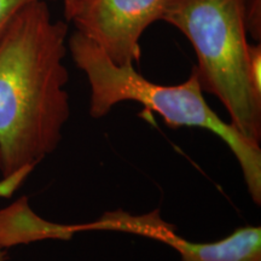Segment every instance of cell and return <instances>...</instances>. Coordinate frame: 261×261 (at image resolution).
Returning <instances> with one entry per match:
<instances>
[{"label":"cell","instance_id":"1","mask_svg":"<svg viewBox=\"0 0 261 261\" xmlns=\"http://www.w3.org/2000/svg\"><path fill=\"white\" fill-rule=\"evenodd\" d=\"M68 23L47 2L21 10L0 39V174L25 178L57 149L70 115Z\"/></svg>","mask_w":261,"mask_h":261},{"label":"cell","instance_id":"2","mask_svg":"<svg viewBox=\"0 0 261 261\" xmlns=\"http://www.w3.org/2000/svg\"><path fill=\"white\" fill-rule=\"evenodd\" d=\"M67 44L75 65L89 81L90 115L93 119L106 116L116 104L132 100L160 114L171 128L200 127L211 130L233 152L250 197L256 205L261 204L260 144L246 138L212 110L194 70L182 84L159 85L139 74L135 64L114 63L102 48L77 31Z\"/></svg>","mask_w":261,"mask_h":261},{"label":"cell","instance_id":"3","mask_svg":"<svg viewBox=\"0 0 261 261\" xmlns=\"http://www.w3.org/2000/svg\"><path fill=\"white\" fill-rule=\"evenodd\" d=\"M246 0H168L161 21L191 42L192 68L203 92L213 94L246 138L261 142V94L248 70Z\"/></svg>","mask_w":261,"mask_h":261},{"label":"cell","instance_id":"4","mask_svg":"<svg viewBox=\"0 0 261 261\" xmlns=\"http://www.w3.org/2000/svg\"><path fill=\"white\" fill-rule=\"evenodd\" d=\"M168 0H71L65 22L92 40L116 64H138L140 39L161 19Z\"/></svg>","mask_w":261,"mask_h":261},{"label":"cell","instance_id":"5","mask_svg":"<svg viewBox=\"0 0 261 261\" xmlns=\"http://www.w3.org/2000/svg\"><path fill=\"white\" fill-rule=\"evenodd\" d=\"M106 230L123 231L152 238L177 250L180 261H261V227L242 226L223 240L196 243L178 236L159 211L145 215H129L122 211L107 213Z\"/></svg>","mask_w":261,"mask_h":261},{"label":"cell","instance_id":"6","mask_svg":"<svg viewBox=\"0 0 261 261\" xmlns=\"http://www.w3.org/2000/svg\"><path fill=\"white\" fill-rule=\"evenodd\" d=\"M74 232V226L50 223L35 214L27 197L0 211V244L5 249L37 241L68 240Z\"/></svg>","mask_w":261,"mask_h":261},{"label":"cell","instance_id":"7","mask_svg":"<svg viewBox=\"0 0 261 261\" xmlns=\"http://www.w3.org/2000/svg\"><path fill=\"white\" fill-rule=\"evenodd\" d=\"M40 0H0V39L5 34L15 16L25 6Z\"/></svg>","mask_w":261,"mask_h":261},{"label":"cell","instance_id":"8","mask_svg":"<svg viewBox=\"0 0 261 261\" xmlns=\"http://www.w3.org/2000/svg\"><path fill=\"white\" fill-rule=\"evenodd\" d=\"M260 4V0H246V5H244V21H246L247 33H249L254 40L257 41H260L261 38Z\"/></svg>","mask_w":261,"mask_h":261},{"label":"cell","instance_id":"9","mask_svg":"<svg viewBox=\"0 0 261 261\" xmlns=\"http://www.w3.org/2000/svg\"><path fill=\"white\" fill-rule=\"evenodd\" d=\"M248 70L253 87L261 94V45H248Z\"/></svg>","mask_w":261,"mask_h":261},{"label":"cell","instance_id":"10","mask_svg":"<svg viewBox=\"0 0 261 261\" xmlns=\"http://www.w3.org/2000/svg\"><path fill=\"white\" fill-rule=\"evenodd\" d=\"M23 178H9V179H2L0 181V196L2 195H11L16 189H17L18 185L22 184L23 181Z\"/></svg>","mask_w":261,"mask_h":261},{"label":"cell","instance_id":"11","mask_svg":"<svg viewBox=\"0 0 261 261\" xmlns=\"http://www.w3.org/2000/svg\"><path fill=\"white\" fill-rule=\"evenodd\" d=\"M0 261H6V249L0 244Z\"/></svg>","mask_w":261,"mask_h":261},{"label":"cell","instance_id":"12","mask_svg":"<svg viewBox=\"0 0 261 261\" xmlns=\"http://www.w3.org/2000/svg\"><path fill=\"white\" fill-rule=\"evenodd\" d=\"M70 2H71V0H63V8H65V6L69 4Z\"/></svg>","mask_w":261,"mask_h":261}]
</instances>
